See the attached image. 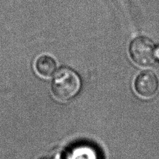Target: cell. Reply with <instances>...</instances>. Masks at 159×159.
I'll list each match as a JSON object with an SVG mask.
<instances>
[{
	"instance_id": "6da1fadb",
	"label": "cell",
	"mask_w": 159,
	"mask_h": 159,
	"mask_svg": "<svg viewBox=\"0 0 159 159\" xmlns=\"http://www.w3.org/2000/svg\"><path fill=\"white\" fill-rule=\"evenodd\" d=\"M81 87V81L74 70L69 68H61L54 76L52 90L55 97L62 101L73 98Z\"/></svg>"
},
{
	"instance_id": "7a4b0ae2",
	"label": "cell",
	"mask_w": 159,
	"mask_h": 159,
	"mask_svg": "<svg viewBox=\"0 0 159 159\" xmlns=\"http://www.w3.org/2000/svg\"><path fill=\"white\" fill-rule=\"evenodd\" d=\"M156 45L151 39L146 36H138L131 41L129 52L136 64L147 66L157 60L155 57Z\"/></svg>"
},
{
	"instance_id": "3957f363",
	"label": "cell",
	"mask_w": 159,
	"mask_h": 159,
	"mask_svg": "<svg viewBox=\"0 0 159 159\" xmlns=\"http://www.w3.org/2000/svg\"><path fill=\"white\" fill-rule=\"evenodd\" d=\"M158 80L154 73L146 70L138 75L135 82V88L138 94L144 98L154 96L157 92Z\"/></svg>"
},
{
	"instance_id": "277c9868",
	"label": "cell",
	"mask_w": 159,
	"mask_h": 159,
	"mask_svg": "<svg viewBox=\"0 0 159 159\" xmlns=\"http://www.w3.org/2000/svg\"><path fill=\"white\" fill-rule=\"evenodd\" d=\"M56 62L51 57L42 55L36 61V69L39 75L48 78L53 75L56 70Z\"/></svg>"
},
{
	"instance_id": "5b68a950",
	"label": "cell",
	"mask_w": 159,
	"mask_h": 159,
	"mask_svg": "<svg viewBox=\"0 0 159 159\" xmlns=\"http://www.w3.org/2000/svg\"><path fill=\"white\" fill-rule=\"evenodd\" d=\"M155 57H156V59H157V60H159V45H158V46H156Z\"/></svg>"
}]
</instances>
